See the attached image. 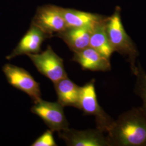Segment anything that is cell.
Listing matches in <instances>:
<instances>
[{"mask_svg":"<svg viewBox=\"0 0 146 146\" xmlns=\"http://www.w3.org/2000/svg\"><path fill=\"white\" fill-rule=\"evenodd\" d=\"M107 138L110 146H146V114L141 107L122 113L114 120Z\"/></svg>","mask_w":146,"mask_h":146,"instance_id":"6da1fadb","label":"cell"},{"mask_svg":"<svg viewBox=\"0 0 146 146\" xmlns=\"http://www.w3.org/2000/svg\"><path fill=\"white\" fill-rule=\"evenodd\" d=\"M120 7H116L114 13L106 19V29L110 43L114 52L123 56L129 63L132 73L136 67V58L139 52L131 37L123 26Z\"/></svg>","mask_w":146,"mask_h":146,"instance_id":"7a4b0ae2","label":"cell"},{"mask_svg":"<svg viewBox=\"0 0 146 146\" xmlns=\"http://www.w3.org/2000/svg\"><path fill=\"white\" fill-rule=\"evenodd\" d=\"M78 109L85 114L94 116L96 128L108 133L114 120L104 111L100 106L95 88V80L93 79L80 88Z\"/></svg>","mask_w":146,"mask_h":146,"instance_id":"3957f363","label":"cell"},{"mask_svg":"<svg viewBox=\"0 0 146 146\" xmlns=\"http://www.w3.org/2000/svg\"><path fill=\"white\" fill-rule=\"evenodd\" d=\"M27 55L30 58L38 71L54 84L68 77L63 60L53 51L50 46H48L47 49L42 52Z\"/></svg>","mask_w":146,"mask_h":146,"instance_id":"277c9868","label":"cell"},{"mask_svg":"<svg viewBox=\"0 0 146 146\" xmlns=\"http://www.w3.org/2000/svg\"><path fill=\"white\" fill-rule=\"evenodd\" d=\"M2 71L11 86L26 93L34 102L41 99L40 84L25 69L7 63L3 66Z\"/></svg>","mask_w":146,"mask_h":146,"instance_id":"5b68a950","label":"cell"},{"mask_svg":"<svg viewBox=\"0 0 146 146\" xmlns=\"http://www.w3.org/2000/svg\"><path fill=\"white\" fill-rule=\"evenodd\" d=\"M49 37L64 31L67 27L63 16L62 8L53 5L38 8L32 23Z\"/></svg>","mask_w":146,"mask_h":146,"instance_id":"8992f818","label":"cell"},{"mask_svg":"<svg viewBox=\"0 0 146 146\" xmlns=\"http://www.w3.org/2000/svg\"><path fill=\"white\" fill-rule=\"evenodd\" d=\"M34 102V105L31 108L32 113L38 116L50 130L58 132L69 128L63 107L58 102H48L40 99Z\"/></svg>","mask_w":146,"mask_h":146,"instance_id":"52a82bcc","label":"cell"},{"mask_svg":"<svg viewBox=\"0 0 146 146\" xmlns=\"http://www.w3.org/2000/svg\"><path fill=\"white\" fill-rule=\"evenodd\" d=\"M58 135L70 146H110L107 136L99 129L78 131L67 128L58 131Z\"/></svg>","mask_w":146,"mask_h":146,"instance_id":"ba28073f","label":"cell"},{"mask_svg":"<svg viewBox=\"0 0 146 146\" xmlns=\"http://www.w3.org/2000/svg\"><path fill=\"white\" fill-rule=\"evenodd\" d=\"M47 37H49L39 28L31 24L29 29L11 53L6 56V59L11 60L20 55L40 52L42 43Z\"/></svg>","mask_w":146,"mask_h":146,"instance_id":"9c48e42d","label":"cell"},{"mask_svg":"<svg viewBox=\"0 0 146 146\" xmlns=\"http://www.w3.org/2000/svg\"><path fill=\"white\" fill-rule=\"evenodd\" d=\"M73 61L78 63L84 70L107 72L111 69L110 58L90 47L74 52Z\"/></svg>","mask_w":146,"mask_h":146,"instance_id":"30bf717a","label":"cell"},{"mask_svg":"<svg viewBox=\"0 0 146 146\" xmlns=\"http://www.w3.org/2000/svg\"><path fill=\"white\" fill-rule=\"evenodd\" d=\"M93 29L89 28H67L58 34L71 50L76 52L89 47L90 38Z\"/></svg>","mask_w":146,"mask_h":146,"instance_id":"8fae6325","label":"cell"},{"mask_svg":"<svg viewBox=\"0 0 146 146\" xmlns=\"http://www.w3.org/2000/svg\"><path fill=\"white\" fill-rule=\"evenodd\" d=\"M62 14L67 28H89L94 27L106 17L102 16L73 9L62 8Z\"/></svg>","mask_w":146,"mask_h":146,"instance_id":"7c38bea8","label":"cell"},{"mask_svg":"<svg viewBox=\"0 0 146 146\" xmlns=\"http://www.w3.org/2000/svg\"><path fill=\"white\" fill-rule=\"evenodd\" d=\"M54 85L60 104L63 107L71 106L78 109L80 87L68 77L58 81Z\"/></svg>","mask_w":146,"mask_h":146,"instance_id":"4fadbf2b","label":"cell"},{"mask_svg":"<svg viewBox=\"0 0 146 146\" xmlns=\"http://www.w3.org/2000/svg\"><path fill=\"white\" fill-rule=\"evenodd\" d=\"M106 19V18L94 27L90 38L89 47L93 48L104 57L110 59L114 50L107 34Z\"/></svg>","mask_w":146,"mask_h":146,"instance_id":"5bb4252c","label":"cell"},{"mask_svg":"<svg viewBox=\"0 0 146 146\" xmlns=\"http://www.w3.org/2000/svg\"><path fill=\"white\" fill-rule=\"evenodd\" d=\"M133 73L136 76L135 91L142 100L141 108L146 114V73L140 63H136V67Z\"/></svg>","mask_w":146,"mask_h":146,"instance_id":"9a60e30c","label":"cell"},{"mask_svg":"<svg viewBox=\"0 0 146 146\" xmlns=\"http://www.w3.org/2000/svg\"><path fill=\"white\" fill-rule=\"evenodd\" d=\"M52 131L48 130L33 142L31 146H57L52 135Z\"/></svg>","mask_w":146,"mask_h":146,"instance_id":"2e32d148","label":"cell"}]
</instances>
